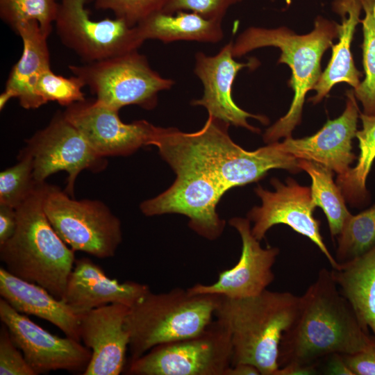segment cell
<instances>
[{"instance_id":"cell-17","label":"cell","mask_w":375,"mask_h":375,"mask_svg":"<svg viewBox=\"0 0 375 375\" xmlns=\"http://www.w3.org/2000/svg\"><path fill=\"white\" fill-rule=\"evenodd\" d=\"M233 42L229 41L214 56L201 51L196 53L194 72L201 81L203 91L202 97L191 103L204 107L208 115L229 125L258 133L260 129L249 124L247 119L255 118L267 124V118L242 110L232 97L233 84L238 73L244 67H254L256 63L254 60L248 62L235 60L232 54Z\"/></svg>"},{"instance_id":"cell-36","label":"cell","mask_w":375,"mask_h":375,"mask_svg":"<svg viewBox=\"0 0 375 375\" xmlns=\"http://www.w3.org/2000/svg\"><path fill=\"white\" fill-rule=\"evenodd\" d=\"M342 356L353 375H375V337L361 351Z\"/></svg>"},{"instance_id":"cell-6","label":"cell","mask_w":375,"mask_h":375,"mask_svg":"<svg viewBox=\"0 0 375 375\" xmlns=\"http://www.w3.org/2000/svg\"><path fill=\"white\" fill-rule=\"evenodd\" d=\"M218 299L219 295L192 294L188 288L149 291L130 308L126 317L130 360L157 345L201 333L212 321Z\"/></svg>"},{"instance_id":"cell-22","label":"cell","mask_w":375,"mask_h":375,"mask_svg":"<svg viewBox=\"0 0 375 375\" xmlns=\"http://www.w3.org/2000/svg\"><path fill=\"white\" fill-rule=\"evenodd\" d=\"M0 295L17 312L43 319L66 336L81 341L78 315L65 301L42 286L12 275L3 267L0 268Z\"/></svg>"},{"instance_id":"cell-9","label":"cell","mask_w":375,"mask_h":375,"mask_svg":"<svg viewBox=\"0 0 375 375\" xmlns=\"http://www.w3.org/2000/svg\"><path fill=\"white\" fill-rule=\"evenodd\" d=\"M232 353L229 332L216 319L197 335L157 345L129 360L126 374L225 375Z\"/></svg>"},{"instance_id":"cell-37","label":"cell","mask_w":375,"mask_h":375,"mask_svg":"<svg viewBox=\"0 0 375 375\" xmlns=\"http://www.w3.org/2000/svg\"><path fill=\"white\" fill-rule=\"evenodd\" d=\"M17 225L16 208L0 204V244L5 243L13 235Z\"/></svg>"},{"instance_id":"cell-20","label":"cell","mask_w":375,"mask_h":375,"mask_svg":"<svg viewBox=\"0 0 375 375\" xmlns=\"http://www.w3.org/2000/svg\"><path fill=\"white\" fill-rule=\"evenodd\" d=\"M149 291L147 284L109 278L99 265L83 257L75 260L62 300L78 315L110 303L131 308Z\"/></svg>"},{"instance_id":"cell-35","label":"cell","mask_w":375,"mask_h":375,"mask_svg":"<svg viewBox=\"0 0 375 375\" xmlns=\"http://www.w3.org/2000/svg\"><path fill=\"white\" fill-rule=\"evenodd\" d=\"M0 374L36 375L3 323L0 328Z\"/></svg>"},{"instance_id":"cell-19","label":"cell","mask_w":375,"mask_h":375,"mask_svg":"<svg viewBox=\"0 0 375 375\" xmlns=\"http://www.w3.org/2000/svg\"><path fill=\"white\" fill-rule=\"evenodd\" d=\"M343 113L328 120L315 134L299 139L285 138L278 145L282 151L297 160L321 164L338 174L344 175L356 158L352 153V139L357 132L359 109L353 90L347 92Z\"/></svg>"},{"instance_id":"cell-21","label":"cell","mask_w":375,"mask_h":375,"mask_svg":"<svg viewBox=\"0 0 375 375\" xmlns=\"http://www.w3.org/2000/svg\"><path fill=\"white\" fill-rule=\"evenodd\" d=\"M15 31L22 38L23 49L0 95V110L12 98H17L25 109H35L44 105L35 92L37 81L44 71L51 68L49 36L36 21L21 24Z\"/></svg>"},{"instance_id":"cell-18","label":"cell","mask_w":375,"mask_h":375,"mask_svg":"<svg viewBox=\"0 0 375 375\" xmlns=\"http://www.w3.org/2000/svg\"><path fill=\"white\" fill-rule=\"evenodd\" d=\"M129 309L110 303L78 315L80 340L92 351L83 375H119L124 371L129 344L125 320Z\"/></svg>"},{"instance_id":"cell-10","label":"cell","mask_w":375,"mask_h":375,"mask_svg":"<svg viewBox=\"0 0 375 375\" xmlns=\"http://www.w3.org/2000/svg\"><path fill=\"white\" fill-rule=\"evenodd\" d=\"M88 0H60L55 21L61 42L85 63L137 51L144 43L136 26L122 19L95 21L85 8Z\"/></svg>"},{"instance_id":"cell-23","label":"cell","mask_w":375,"mask_h":375,"mask_svg":"<svg viewBox=\"0 0 375 375\" xmlns=\"http://www.w3.org/2000/svg\"><path fill=\"white\" fill-rule=\"evenodd\" d=\"M362 6L359 0H335L333 10L342 17L338 25L339 42L332 45V56L313 90L316 94L310 101L314 103L320 101L337 83H347L356 88L360 83V72L356 67L351 52V44L359 23Z\"/></svg>"},{"instance_id":"cell-28","label":"cell","mask_w":375,"mask_h":375,"mask_svg":"<svg viewBox=\"0 0 375 375\" xmlns=\"http://www.w3.org/2000/svg\"><path fill=\"white\" fill-rule=\"evenodd\" d=\"M365 12L361 20L363 31L362 62L365 78L353 89L363 113L375 114V0H359Z\"/></svg>"},{"instance_id":"cell-33","label":"cell","mask_w":375,"mask_h":375,"mask_svg":"<svg viewBox=\"0 0 375 375\" xmlns=\"http://www.w3.org/2000/svg\"><path fill=\"white\" fill-rule=\"evenodd\" d=\"M97 9L109 10L131 26L160 11L164 0H93Z\"/></svg>"},{"instance_id":"cell-15","label":"cell","mask_w":375,"mask_h":375,"mask_svg":"<svg viewBox=\"0 0 375 375\" xmlns=\"http://www.w3.org/2000/svg\"><path fill=\"white\" fill-rule=\"evenodd\" d=\"M63 112L70 122L99 156H128L150 144L156 126L146 120L124 123L119 110L92 100L84 99Z\"/></svg>"},{"instance_id":"cell-29","label":"cell","mask_w":375,"mask_h":375,"mask_svg":"<svg viewBox=\"0 0 375 375\" xmlns=\"http://www.w3.org/2000/svg\"><path fill=\"white\" fill-rule=\"evenodd\" d=\"M375 245V205L345 221L338 238L336 260L343 262Z\"/></svg>"},{"instance_id":"cell-30","label":"cell","mask_w":375,"mask_h":375,"mask_svg":"<svg viewBox=\"0 0 375 375\" xmlns=\"http://www.w3.org/2000/svg\"><path fill=\"white\" fill-rule=\"evenodd\" d=\"M59 3L58 0H0V17L14 31L21 24L36 21L49 36Z\"/></svg>"},{"instance_id":"cell-5","label":"cell","mask_w":375,"mask_h":375,"mask_svg":"<svg viewBox=\"0 0 375 375\" xmlns=\"http://www.w3.org/2000/svg\"><path fill=\"white\" fill-rule=\"evenodd\" d=\"M338 35V24L319 17L312 31L306 35H297L285 27L252 26L244 30L233 42L234 58L258 48L278 47L281 51L278 63H285L292 70L290 85L294 93L293 100L287 114L266 130L263 135L265 142L269 144L281 138L292 137V131L301 121L305 97L320 78L322 55L332 46Z\"/></svg>"},{"instance_id":"cell-38","label":"cell","mask_w":375,"mask_h":375,"mask_svg":"<svg viewBox=\"0 0 375 375\" xmlns=\"http://www.w3.org/2000/svg\"><path fill=\"white\" fill-rule=\"evenodd\" d=\"M321 365L323 366L325 374L353 375L344 363L342 354L334 353L326 357L318 364L317 369Z\"/></svg>"},{"instance_id":"cell-39","label":"cell","mask_w":375,"mask_h":375,"mask_svg":"<svg viewBox=\"0 0 375 375\" xmlns=\"http://www.w3.org/2000/svg\"><path fill=\"white\" fill-rule=\"evenodd\" d=\"M225 375H260V373L258 368L253 365L240 363L230 366Z\"/></svg>"},{"instance_id":"cell-14","label":"cell","mask_w":375,"mask_h":375,"mask_svg":"<svg viewBox=\"0 0 375 375\" xmlns=\"http://www.w3.org/2000/svg\"><path fill=\"white\" fill-rule=\"evenodd\" d=\"M174 172L173 184L157 197L143 201L142 212L146 216L182 214L189 218L190 228L199 235L210 240L219 238L226 223L216 207L226 191L200 174L187 170Z\"/></svg>"},{"instance_id":"cell-3","label":"cell","mask_w":375,"mask_h":375,"mask_svg":"<svg viewBox=\"0 0 375 375\" xmlns=\"http://www.w3.org/2000/svg\"><path fill=\"white\" fill-rule=\"evenodd\" d=\"M300 297L272 292L245 298L219 295L214 316L228 331L232 344L231 365H254L260 375H275L281 338L294 322Z\"/></svg>"},{"instance_id":"cell-25","label":"cell","mask_w":375,"mask_h":375,"mask_svg":"<svg viewBox=\"0 0 375 375\" xmlns=\"http://www.w3.org/2000/svg\"><path fill=\"white\" fill-rule=\"evenodd\" d=\"M136 27L144 40H158L164 43L193 41L218 43L224 38L222 20L208 19L192 12L174 14L155 12L139 22Z\"/></svg>"},{"instance_id":"cell-24","label":"cell","mask_w":375,"mask_h":375,"mask_svg":"<svg viewBox=\"0 0 375 375\" xmlns=\"http://www.w3.org/2000/svg\"><path fill=\"white\" fill-rule=\"evenodd\" d=\"M331 274L365 331L375 337V245L332 268Z\"/></svg>"},{"instance_id":"cell-11","label":"cell","mask_w":375,"mask_h":375,"mask_svg":"<svg viewBox=\"0 0 375 375\" xmlns=\"http://www.w3.org/2000/svg\"><path fill=\"white\" fill-rule=\"evenodd\" d=\"M24 151L33 159V176L38 183L60 171L67 173L65 192L73 196L75 181L84 169L98 172L107 165L82 134L58 112L50 123L27 140Z\"/></svg>"},{"instance_id":"cell-1","label":"cell","mask_w":375,"mask_h":375,"mask_svg":"<svg viewBox=\"0 0 375 375\" xmlns=\"http://www.w3.org/2000/svg\"><path fill=\"white\" fill-rule=\"evenodd\" d=\"M363 329L331 271L323 268L300 297L297 316L279 345L277 375L315 374L326 357L351 354L372 339Z\"/></svg>"},{"instance_id":"cell-7","label":"cell","mask_w":375,"mask_h":375,"mask_svg":"<svg viewBox=\"0 0 375 375\" xmlns=\"http://www.w3.org/2000/svg\"><path fill=\"white\" fill-rule=\"evenodd\" d=\"M69 69L98 102L117 110L129 105L151 110L157 105L159 92L174 84V80L153 69L138 50L81 65H70Z\"/></svg>"},{"instance_id":"cell-26","label":"cell","mask_w":375,"mask_h":375,"mask_svg":"<svg viewBox=\"0 0 375 375\" xmlns=\"http://www.w3.org/2000/svg\"><path fill=\"white\" fill-rule=\"evenodd\" d=\"M298 164L311 178L312 201L325 213L331 235H338L351 214L347 208L340 189L333 180V171L313 161L298 160Z\"/></svg>"},{"instance_id":"cell-32","label":"cell","mask_w":375,"mask_h":375,"mask_svg":"<svg viewBox=\"0 0 375 375\" xmlns=\"http://www.w3.org/2000/svg\"><path fill=\"white\" fill-rule=\"evenodd\" d=\"M83 87L85 85L78 77L73 75L66 78L56 74L49 68L40 76L35 85V92L44 104L49 101H56L67 107L85 99L82 90Z\"/></svg>"},{"instance_id":"cell-4","label":"cell","mask_w":375,"mask_h":375,"mask_svg":"<svg viewBox=\"0 0 375 375\" xmlns=\"http://www.w3.org/2000/svg\"><path fill=\"white\" fill-rule=\"evenodd\" d=\"M45 184L38 183L16 208L17 228L0 244V260L12 275L62 299L76 258L74 251L59 237L44 211Z\"/></svg>"},{"instance_id":"cell-16","label":"cell","mask_w":375,"mask_h":375,"mask_svg":"<svg viewBox=\"0 0 375 375\" xmlns=\"http://www.w3.org/2000/svg\"><path fill=\"white\" fill-rule=\"evenodd\" d=\"M229 224L240 235L242 251L239 260L231 268L219 274L211 284L197 283L188 288L192 294H210L228 298L258 295L273 282L272 267L279 253L276 247L262 248L251 233L248 218L233 217Z\"/></svg>"},{"instance_id":"cell-2","label":"cell","mask_w":375,"mask_h":375,"mask_svg":"<svg viewBox=\"0 0 375 375\" xmlns=\"http://www.w3.org/2000/svg\"><path fill=\"white\" fill-rule=\"evenodd\" d=\"M228 126L210 115L201 129L192 133L156 126L150 145L158 148L174 172L200 174L226 191L256 181L272 169L301 170L298 160L282 151L278 142L247 151L231 140Z\"/></svg>"},{"instance_id":"cell-27","label":"cell","mask_w":375,"mask_h":375,"mask_svg":"<svg viewBox=\"0 0 375 375\" xmlns=\"http://www.w3.org/2000/svg\"><path fill=\"white\" fill-rule=\"evenodd\" d=\"M362 128L357 131L360 153L356 165L342 176H338L336 183L344 197L352 204L364 202L368 196L366 181L375 160V114L360 112Z\"/></svg>"},{"instance_id":"cell-12","label":"cell","mask_w":375,"mask_h":375,"mask_svg":"<svg viewBox=\"0 0 375 375\" xmlns=\"http://www.w3.org/2000/svg\"><path fill=\"white\" fill-rule=\"evenodd\" d=\"M0 319L36 375L56 370L83 374L85 371L92 351L81 341L49 333L2 298Z\"/></svg>"},{"instance_id":"cell-34","label":"cell","mask_w":375,"mask_h":375,"mask_svg":"<svg viewBox=\"0 0 375 375\" xmlns=\"http://www.w3.org/2000/svg\"><path fill=\"white\" fill-rule=\"evenodd\" d=\"M242 0H164L160 11L195 12L208 19L223 20L231 6Z\"/></svg>"},{"instance_id":"cell-13","label":"cell","mask_w":375,"mask_h":375,"mask_svg":"<svg viewBox=\"0 0 375 375\" xmlns=\"http://www.w3.org/2000/svg\"><path fill=\"white\" fill-rule=\"evenodd\" d=\"M271 183L274 191L265 190L258 185L255 192L260 198V206L253 207L247 218L253 222V235L262 240L273 226L283 224L297 233L310 239L327 258L332 268L339 262L331 254L324 242L319 231V222L313 216L316 207L312 201L310 188L299 185L292 178L285 183L274 178Z\"/></svg>"},{"instance_id":"cell-8","label":"cell","mask_w":375,"mask_h":375,"mask_svg":"<svg viewBox=\"0 0 375 375\" xmlns=\"http://www.w3.org/2000/svg\"><path fill=\"white\" fill-rule=\"evenodd\" d=\"M45 184L43 209L50 224L74 251L98 258L115 256L122 240L120 220L98 200H76Z\"/></svg>"},{"instance_id":"cell-31","label":"cell","mask_w":375,"mask_h":375,"mask_svg":"<svg viewBox=\"0 0 375 375\" xmlns=\"http://www.w3.org/2000/svg\"><path fill=\"white\" fill-rule=\"evenodd\" d=\"M19 160L0 173V204L17 208L38 183L33 176V159L22 150Z\"/></svg>"}]
</instances>
